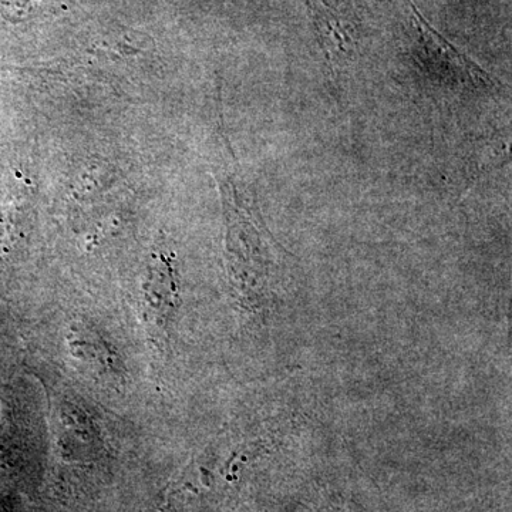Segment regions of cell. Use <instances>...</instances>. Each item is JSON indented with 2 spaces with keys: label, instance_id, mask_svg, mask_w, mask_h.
I'll use <instances>...</instances> for the list:
<instances>
[{
  "label": "cell",
  "instance_id": "cell-3",
  "mask_svg": "<svg viewBox=\"0 0 512 512\" xmlns=\"http://www.w3.org/2000/svg\"><path fill=\"white\" fill-rule=\"evenodd\" d=\"M175 286H173V276L170 269H164L163 265L151 269V279L148 282V306L156 309L158 316L165 318V312L173 309V302L167 299V296H173Z\"/></svg>",
  "mask_w": 512,
  "mask_h": 512
},
{
  "label": "cell",
  "instance_id": "cell-4",
  "mask_svg": "<svg viewBox=\"0 0 512 512\" xmlns=\"http://www.w3.org/2000/svg\"><path fill=\"white\" fill-rule=\"evenodd\" d=\"M0 512H9L6 510L5 505H2V503H0Z\"/></svg>",
  "mask_w": 512,
  "mask_h": 512
},
{
  "label": "cell",
  "instance_id": "cell-2",
  "mask_svg": "<svg viewBox=\"0 0 512 512\" xmlns=\"http://www.w3.org/2000/svg\"><path fill=\"white\" fill-rule=\"evenodd\" d=\"M328 59H340L353 47L355 25L342 0H306Z\"/></svg>",
  "mask_w": 512,
  "mask_h": 512
},
{
  "label": "cell",
  "instance_id": "cell-1",
  "mask_svg": "<svg viewBox=\"0 0 512 512\" xmlns=\"http://www.w3.org/2000/svg\"><path fill=\"white\" fill-rule=\"evenodd\" d=\"M412 15L417 29V63L431 80L461 89L481 90L494 86L493 77L441 36L413 3Z\"/></svg>",
  "mask_w": 512,
  "mask_h": 512
}]
</instances>
